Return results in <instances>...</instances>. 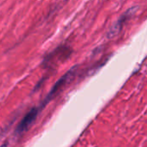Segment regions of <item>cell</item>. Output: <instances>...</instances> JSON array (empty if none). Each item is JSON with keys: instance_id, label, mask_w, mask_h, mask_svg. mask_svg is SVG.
I'll return each mask as SVG.
<instances>
[{"instance_id": "6da1fadb", "label": "cell", "mask_w": 147, "mask_h": 147, "mask_svg": "<svg viewBox=\"0 0 147 147\" xmlns=\"http://www.w3.org/2000/svg\"><path fill=\"white\" fill-rule=\"evenodd\" d=\"M78 72V67H74L73 68H71L69 71H67L63 76H61L58 82L54 85V87L52 88V89L50 90V92L49 93V94L47 95L44 102H43V106H45L49 101H50L53 98H55L56 95H58L63 88H66V86H67L68 83L72 82L74 81V79L76 78V75Z\"/></svg>"}, {"instance_id": "7a4b0ae2", "label": "cell", "mask_w": 147, "mask_h": 147, "mask_svg": "<svg viewBox=\"0 0 147 147\" xmlns=\"http://www.w3.org/2000/svg\"><path fill=\"white\" fill-rule=\"evenodd\" d=\"M72 54V49L66 45H61L50 53L44 60V63L51 65L54 62L65 61Z\"/></svg>"}, {"instance_id": "3957f363", "label": "cell", "mask_w": 147, "mask_h": 147, "mask_svg": "<svg viewBox=\"0 0 147 147\" xmlns=\"http://www.w3.org/2000/svg\"><path fill=\"white\" fill-rule=\"evenodd\" d=\"M138 9V7H132L129 10H127L119 18V20L113 25V27H111L109 32H108V36L109 37H113L114 36H116L118 33H119V31L121 30L122 27L124 26V24H125V22L131 18V16L136 12V10Z\"/></svg>"}, {"instance_id": "277c9868", "label": "cell", "mask_w": 147, "mask_h": 147, "mask_svg": "<svg viewBox=\"0 0 147 147\" xmlns=\"http://www.w3.org/2000/svg\"><path fill=\"white\" fill-rule=\"evenodd\" d=\"M39 110L37 107H33L32 109H30L27 114L24 117V119L20 121L18 128H17V133H23L24 131H27L29 129V127L34 123V121L36 120L37 115H38Z\"/></svg>"}]
</instances>
